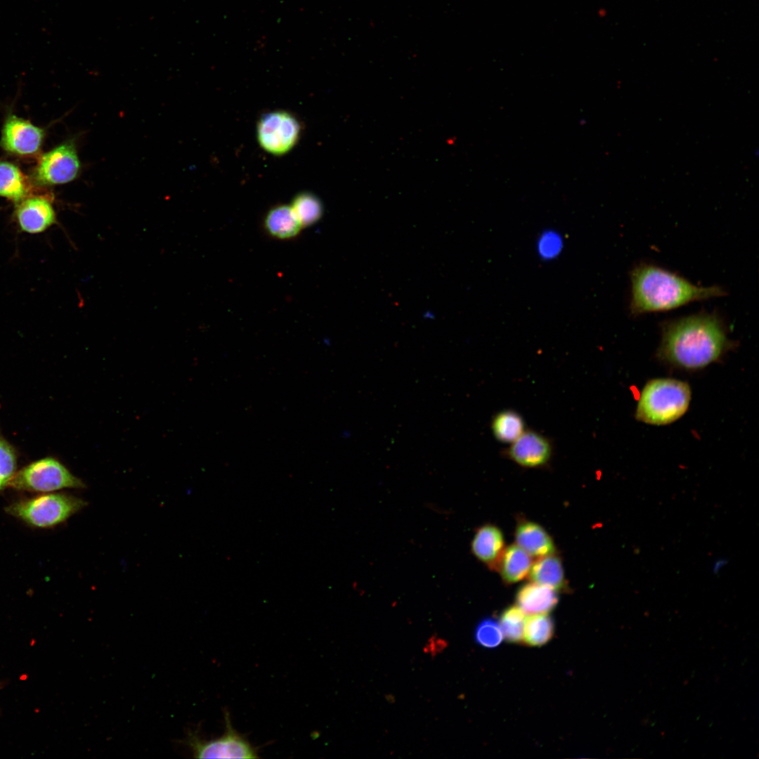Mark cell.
<instances>
[{"mask_svg": "<svg viewBox=\"0 0 759 759\" xmlns=\"http://www.w3.org/2000/svg\"><path fill=\"white\" fill-rule=\"evenodd\" d=\"M44 137V131L42 129L10 114L2 129L0 145L10 153L30 155L39 150Z\"/></svg>", "mask_w": 759, "mask_h": 759, "instance_id": "9c48e42d", "label": "cell"}, {"mask_svg": "<svg viewBox=\"0 0 759 759\" xmlns=\"http://www.w3.org/2000/svg\"><path fill=\"white\" fill-rule=\"evenodd\" d=\"M474 637L480 646L495 648L502 642L504 637L499 623L494 618H487L477 625Z\"/></svg>", "mask_w": 759, "mask_h": 759, "instance_id": "603a6c76", "label": "cell"}, {"mask_svg": "<svg viewBox=\"0 0 759 759\" xmlns=\"http://www.w3.org/2000/svg\"><path fill=\"white\" fill-rule=\"evenodd\" d=\"M691 394L690 387L685 382L673 378L651 379L640 393L635 417L653 425L673 422L687 412Z\"/></svg>", "mask_w": 759, "mask_h": 759, "instance_id": "3957f363", "label": "cell"}, {"mask_svg": "<svg viewBox=\"0 0 759 759\" xmlns=\"http://www.w3.org/2000/svg\"><path fill=\"white\" fill-rule=\"evenodd\" d=\"M531 565L530 555L517 545H511L505 548L497 569L505 583L513 584L529 573Z\"/></svg>", "mask_w": 759, "mask_h": 759, "instance_id": "9a60e30c", "label": "cell"}, {"mask_svg": "<svg viewBox=\"0 0 759 759\" xmlns=\"http://www.w3.org/2000/svg\"><path fill=\"white\" fill-rule=\"evenodd\" d=\"M552 446L544 435L532 430L524 432L507 449L506 455L524 467H540L550 460Z\"/></svg>", "mask_w": 759, "mask_h": 759, "instance_id": "30bf717a", "label": "cell"}, {"mask_svg": "<svg viewBox=\"0 0 759 759\" xmlns=\"http://www.w3.org/2000/svg\"><path fill=\"white\" fill-rule=\"evenodd\" d=\"M491 427L496 440L510 444L526 430L521 415L512 410H505L496 413L493 417Z\"/></svg>", "mask_w": 759, "mask_h": 759, "instance_id": "d6986e66", "label": "cell"}, {"mask_svg": "<svg viewBox=\"0 0 759 759\" xmlns=\"http://www.w3.org/2000/svg\"><path fill=\"white\" fill-rule=\"evenodd\" d=\"M264 225L271 235L279 239L296 236L302 228L290 205H285L270 209L265 217Z\"/></svg>", "mask_w": 759, "mask_h": 759, "instance_id": "e0dca14e", "label": "cell"}, {"mask_svg": "<svg viewBox=\"0 0 759 759\" xmlns=\"http://www.w3.org/2000/svg\"><path fill=\"white\" fill-rule=\"evenodd\" d=\"M630 313L670 311L694 301L725 296L720 286H699L659 266L640 263L630 271Z\"/></svg>", "mask_w": 759, "mask_h": 759, "instance_id": "7a4b0ae2", "label": "cell"}, {"mask_svg": "<svg viewBox=\"0 0 759 759\" xmlns=\"http://www.w3.org/2000/svg\"><path fill=\"white\" fill-rule=\"evenodd\" d=\"M16 467V458L12 447L4 439L0 438V491L2 490L14 476Z\"/></svg>", "mask_w": 759, "mask_h": 759, "instance_id": "d4e9b609", "label": "cell"}, {"mask_svg": "<svg viewBox=\"0 0 759 759\" xmlns=\"http://www.w3.org/2000/svg\"><path fill=\"white\" fill-rule=\"evenodd\" d=\"M85 505V501L75 496L51 493L13 502L6 511L32 526L49 528L65 521Z\"/></svg>", "mask_w": 759, "mask_h": 759, "instance_id": "277c9868", "label": "cell"}, {"mask_svg": "<svg viewBox=\"0 0 759 759\" xmlns=\"http://www.w3.org/2000/svg\"><path fill=\"white\" fill-rule=\"evenodd\" d=\"M525 621V614L518 606H509L502 612L499 624L507 641H523Z\"/></svg>", "mask_w": 759, "mask_h": 759, "instance_id": "7402d4cb", "label": "cell"}, {"mask_svg": "<svg viewBox=\"0 0 759 759\" xmlns=\"http://www.w3.org/2000/svg\"><path fill=\"white\" fill-rule=\"evenodd\" d=\"M558 600L556 590L534 582L520 587L516 595L517 606L528 615L547 614Z\"/></svg>", "mask_w": 759, "mask_h": 759, "instance_id": "4fadbf2b", "label": "cell"}, {"mask_svg": "<svg viewBox=\"0 0 759 759\" xmlns=\"http://www.w3.org/2000/svg\"><path fill=\"white\" fill-rule=\"evenodd\" d=\"M515 541L530 556L540 557L555 552L551 536L543 527L533 521H522L517 524Z\"/></svg>", "mask_w": 759, "mask_h": 759, "instance_id": "5bb4252c", "label": "cell"}, {"mask_svg": "<svg viewBox=\"0 0 759 759\" xmlns=\"http://www.w3.org/2000/svg\"><path fill=\"white\" fill-rule=\"evenodd\" d=\"M528 574L532 582L554 590H564L566 586L562 560L554 553L538 557L532 564Z\"/></svg>", "mask_w": 759, "mask_h": 759, "instance_id": "2e32d148", "label": "cell"}, {"mask_svg": "<svg viewBox=\"0 0 759 759\" xmlns=\"http://www.w3.org/2000/svg\"><path fill=\"white\" fill-rule=\"evenodd\" d=\"M81 163L74 140L66 141L43 154L34 169L33 176L41 186H55L70 183L79 176Z\"/></svg>", "mask_w": 759, "mask_h": 759, "instance_id": "ba28073f", "label": "cell"}, {"mask_svg": "<svg viewBox=\"0 0 759 759\" xmlns=\"http://www.w3.org/2000/svg\"><path fill=\"white\" fill-rule=\"evenodd\" d=\"M729 344L720 316L701 312L663 325L659 356L674 365L696 370L718 360Z\"/></svg>", "mask_w": 759, "mask_h": 759, "instance_id": "6da1fadb", "label": "cell"}, {"mask_svg": "<svg viewBox=\"0 0 759 759\" xmlns=\"http://www.w3.org/2000/svg\"><path fill=\"white\" fill-rule=\"evenodd\" d=\"M725 563L726 561L725 559H720L719 561L716 562L713 567V571H718L725 564Z\"/></svg>", "mask_w": 759, "mask_h": 759, "instance_id": "484cf974", "label": "cell"}, {"mask_svg": "<svg viewBox=\"0 0 759 759\" xmlns=\"http://www.w3.org/2000/svg\"><path fill=\"white\" fill-rule=\"evenodd\" d=\"M290 207L302 227L316 223L323 211L320 199L308 192L301 193L294 197Z\"/></svg>", "mask_w": 759, "mask_h": 759, "instance_id": "44dd1931", "label": "cell"}, {"mask_svg": "<svg viewBox=\"0 0 759 759\" xmlns=\"http://www.w3.org/2000/svg\"><path fill=\"white\" fill-rule=\"evenodd\" d=\"M28 180L20 169L9 162H0V197L15 204L29 196Z\"/></svg>", "mask_w": 759, "mask_h": 759, "instance_id": "ac0fdd59", "label": "cell"}, {"mask_svg": "<svg viewBox=\"0 0 759 759\" xmlns=\"http://www.w3.org/2000/svg\"><path fill=\"white\" fill-rule=\"evenodd\" d=\"M15 219L20 231L37 234L56 223V213L47 197L28 196L16 204Z\"/></svg>", "mask_w": 759, "mask_h": 759, "instance_id": "8fae6325", "label": "cell"}, {"mask_svg": "<svg viewBox=\"0 0 759 759\" xmlns=\"http://www.w3.org/2000/svg\"><path fill=\"white\" fill-rule=\"evenodd\" d=\"M8 484L17 490L52 492L84 488V483L60 462L46 458L32 462L15 473Z\"/></svg>", "mask_w": 759, "mask_h": 759, "instance_id": "8992f818", "label": "cell"}, {"mask_svg": "<svg viewBox=\"0 0 759 759\" xmlns=\"http://www.w3.org/2000/svg\"><path fill=\"white\" fill-rule=\"evenodd\" d=\"M474 556L491 569H497L505 550L502 531L491 524L482 525L476 529L471 543Z\"/></svg>", "mask_w": 759, "mask_h": 759, "instance_id": "7c38bea8", "label": "cell"}, {"mask_svg": "<svg viewBox=\"0 0 759 759\" xmlns=\"http://www.w3.org/2000/svg\"><path fill=\"white\" fill-rule=\"evenodd\" d=\"M562 247V238L554 231H546L538 238L537 249L541 259L550 260L555 258L560 254Z\"/></svg>", "mask_w": 759, "mask_h": 759, "instance_id": "cb8c5ba5", "label": "cell"}, {"mask_svg": "<svg viewBox=\"0 0 759 759\" xmlns=\"http://www.w3.org/2000/svg\"><path fill=\"white\" fill-rule=\"evenodd\" d=\"M554 634V623L546 614L530 615L525 621L523 641L530 647L548 642Z\"/></svg>", "mask_w": 759, "mask_h": 759, "instance_id": "ffe728a7", "label": "cell"}, {"mask_svg": "<svg viewBox=\"0 0 759 759\" xmlns=\"http://www.w3.org/2000/svg\"><path fill=\"white\" fill-rule=\"evenodd\" d=\"M301 134L298 119L286 111H273L259 119L257 136L259 145L267 153L284 155L297 144Z\"/></svg>", "mask_w": 759, "mask_h": 759, "instance_id": "52a82bcc", "label": "cell"}, {"mask_svg": "<svg viewBox=\"0 0 759 759\" xmlns=\"http://www.w3.org/2000/svg\"><path fill=\"white\" fill-rule=\"evenodd\" d=\"M223 717L225 729L220 737L207 740L200 736L198 730H189L181 743L190 749L195 758H258V748L235 729L226 709Z\"/></svg>", "mask_w": 759, "mask_h": 759, "instance_id": "5b68a950", "label": "cell"}]
</instances>
